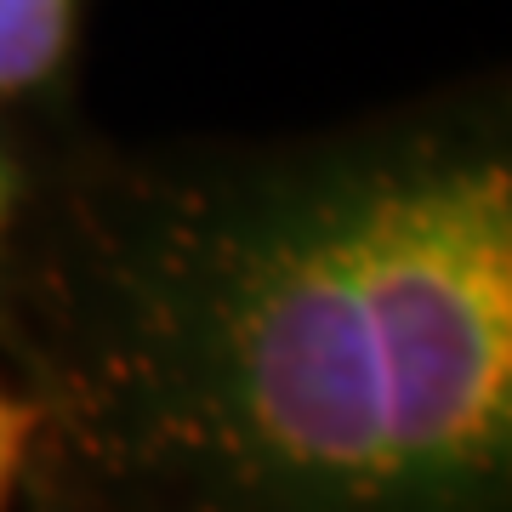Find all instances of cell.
Listing matches in <instances>:
<instances>
[{"instance_id": "3", "label": "cell", "mask_w": 512, "mask_h": 512, "mask_svg": "<svg viewBox=\"0 0 512 512\" xmlns=\"http://www.w3.org/2000/svg\"><path fill=\"white\" fill-rule=\"evenodd\" d=\"M46 427H52V399L40 404V399H29V393L0 387V507H6L12 490L23 484Z\"/></svg>"}, {"instance_id": "4", "label": "cell", "mask_w": 512, "mask_h": 512, "mask_svg": "<svg viewBox=\"0 0 512 512\" xmlns=\"http://www.w3.org/2000/svg\"><path fill=\"white\" fill-rule=\"evenodd\" d=\"M12 222H18V165L0 148V262H6V239H12Z\"/></svg>"}, {"instance_id": "2", "label": "cell", "mask_w": 512, "mask_h": 512, "mask_svg": "<svg viewBox=\"0 0 512 512\" xmlns=\"http://www.w3.org/2000/svg\"><path fill=\"white\" fill-rule=\"evenodd\" d=\"M80 0H0V97L40 92L74 46Z\"/></svg>"}, {"instance_id": "1", "label": "cell", "mask_w": 512, "mask_h": 512, "mask_svg": "<svg viewBox=\"0 0 512 512\" xmlns=\"http://www.w3.org/2000/svg\"><path fill=\"white\" fill-rule=\"evenodd\" d=\"M63 433L126 501L512 507V74L109 177L69 256Z\"/></svg>"}]
</instances>
